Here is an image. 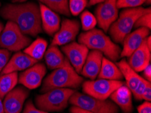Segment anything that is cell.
Returning a JSON list of instances; mask_svg holds the SVG:
<instances>
[{"label": "cell", "mask_w": 151, "mask_h": 113, "mask_svg": "<svg viewBox=\"0 0 151 113\" xmlns=\"http://www.w3.org/2000/svg\"><path fill=\"white\" fill-rule=\"evenodd\" d=\"M1 15L17 24L24 35L35 37L42 33L40 8L35 2L6 4L1 8Z\"/></svg>", "instance_id": "1"}, {"label": "cell", "mask_w": 151, "mask_h": 113, "mask_svg": "<svg viewBox=\"0 0 151 113\" xmlns=\"http://www.w3.org/2000/svg\"><path fill=\"white\" fill-rule=\"evenodd\" d=\"M78 41L88 49L100 52L111 60H118L121 58V48L102 30L94 28L82 33L79 36Z\"/></svg>", "instance_id": "2"}, {"label": "cell", "mask_w": 151, "mask_h": 113, "mask_svg": "<svg viewBox=\"0 0 151 113\" xmlns=\"http://www.w3.org/2000/svg\"><path fill=\"white\" fill-rule=\"evenodd\" d=\"M83 82V78L75 71L67 58L64 66L55 69L45 78L40 92L45 93L56 88L77 89Z\"/></svg>", "instance_id": "3"}, {"label": "cell", "mask_w": 151, "mask_h": 113, "mask_svg": "<svg viewBox=\"0 0 151 113\" xmlns=\"http://www.w3.org/2000/svg\"><path fill=\"white\" fill-rule=\"evenodd\" d=\"M151 12L150 8L142 7L126 8L120 13L119 17L109 28V33L115 43H122L123 40L134 28L135 22L141 16Z\"/></svg>", "instance_id": "4"}, {"label": "cell", "mask_w": 151, "mask_h": 113, "mask_svg": "<svg viewBox=\"0 0 151 113\" xmlns=\"http://www.w3.org/2000/svg\"><path fill=\"white\" fill-rule=\"evenodd\" d=\"M76 91L70 88H56L38 95L35 104L39 109L45 112H61L67 107L68 100Z\"/></svg>", "instance_id": "5"}, {"label": "cell", "mask_w": 151, "mask_h": 113, "mask_svg": "<svg viewBox=\"0 0 151 113\" xmlns=\"http://www.w3.org/2000/svg\"><path fill=\"white\" fill-rule=\"evenodd\" d=\"M68 102L92 113H119L118 107L112 101L99 100L78 91L70 96Z\"/></svg>", "instance_id": "6"}, {"label": "cell", "mask_w": 151, "mask_h": 113, "mask_svg": "<svg viewBox=\"0 0 151 113\" xmlns=\"http://www.w3.org/2000/svg\"><path fill=\"white\" fill-rule=\"evenodd\" d=\"M31 40L22 33L17 24L7 22L0 35V48L10 52H19L29 45Z\"/></svg>", "instance_id": "7"}, {"label": "cell", "mask_w": 151, "mask_h": 113, "mask_svg": "<svg viewBox=\"0 0 151 113\" xmlns=\"http://www.w3.org/2000/svg\"><path fill=\"white\" fill-rule=\"evenodd\" d=\"M83 92L99 100H106L111 94L119 87L125 85L121 81H113L104 79L91 80L85 81L82 83Z\"/></svg>", "instance_id": "8"}, {"label": "cell", "mask_w": 151, "mask_h": 113, "mask_svg": "<svg viewBox=\"0 0 151 113\" xmlns=\"http://www.w3.org/2000/svg\"><path fill=\"white\" fill-rule=\"evenodd\" d=\"M117 0H105L100 3L96 9V18L97 24L100 29L106 33L111 24L117 19L118 8L116 7Z\"/></svg>", "instance_id": "9"}, {"label": "cell", "mask_w": 151, "mask_h": 113, "mask_svg": "<svg viewBox=\"0 0 151 113\" xmlns=\"http://www.w3.org/2000/svg\"><path fill=\"white\" fill-rule=\"evenodd\" d=\"M62 52L66 55L68 62L72 64L75 71L78 74H81L89 53L88 48L82 43L73 41L67 45H63Z\"/></svg>", "instance_id": "10"}, {"label": "cell", "mask_w": 151, "mask_h": 113, "mask_svg": "<svg viewBox=\"0 0 151 113\" xmlns=\"http://www.w3.org/2000/svg\"><path fill=\"white\" fill-rule=\"evenodd\" d=\"M79 29L78 20L64 19L60 29L54 35L50 45L63 46L73 42L78 35Z\"/></svg>", "instance_id": "11"}, {"label": "cell", "mask_w": 151, "mask_h": 113, "mask_svg": "<svg viewBox=\"0 0 151 113\" xmlns=\"http://www.w3.org/2000/svg\"><path fill=\"white\" fill-rule=\"evenodd\" d=\"M29 91L26 87H14L4 97L3 102L5 113H20L24 101L28 98Z\"/></svg>", "instance_id": "12"}, {"label": "cell", "mask_w": 151, "mask_h": 113, "mask_svg": "<svg viewBox=\"0 0 151 113\" xmlns=\"http://www.w3.org/2000/svg\"><path fill=\"white\" fill-rule=\"evenodd\" d=\"M46 73V67L43 63H36L20 74L18 81L26 88L33 89L42 84Z\"/></svg>", "instance_id": "13"}, {"label": "cell", "mask_w": 151, "mask_h": 113, "mask_svg": "<svg viewBox=\"0 0 151 113\" xmlns=\"http://www.w3.org/2000/svg\"><path fill=\"white\" fill-rule=\"evenodd\" d=\"M149 34L150 29L145 27L138 28L128 34L123 40V47L121 50V57H129L142 45Z\"/></svg>", "instance_id": "14"}, {"label": "cell", "mask_w": 151, "mask_h": 113, "mask_svg": "<svg viewBox=\"0 0 151 113\" xmlns=\"http://www.w3.org/2000/svg\"><path fill=\"white\" fill-rule=\"evenodd\" d=\"M146 39L138 49L128 57V61H127L130 67L136 73L143 71L150 64L151 50L146 44Z\"/></svg>", "instance_id": "15"}, {"label": "cell", "mask_w": 151, "mask_h": 113, "mask_svg": "<svg viewBox=\"0 0 151 113\" xmlns=\"http://www.w3.org/2000/svg\"><path fill=\"white\" fill-rule=\"evenodd\" d=\"M42 27L50 36L56 34L60 27V18L55 12L43 4H40Z\"/></svg>", "instance_id": "16"}, {"label": "cell", "mask_w": 151, "mask_h": 113, "mask_svg": "<svg viewBox=\"0 0 151 113\" xmlns=\"http://www.w3.org/2000/svg\"><path fill=\"white\" fill-rule=\"evenodd\" d=\"M38 61L32 58L24 53L18 52L16 53L1 72V75L4 74L17 72L19 71L26 70L34 64L37 63Z\"/></svg>", "instance_id": "17"}, {"label": "cell", "mask_w": 151, "mask_h": 113, "mask_svg": "<svg viewBox=\"0 0 151 113\" xmlns=\"http://www.w3.org/2000/svg\"><path fill=\"white\" fill-rule=\"evenodd\" d=\"M103 54L97 50H92L88 53L81 74L85 77L94 80L99 74L101 68Z\"/></svg>", "instance_id": "18"}, {"label": "cell", "mask_w": 151, "mask_h": 113, "mask_svg": "<svg viewBox=\"0 0 151 113\" xmlns=\"http://www.w3.org/2000/svg\"><path fill=\"white\" fill-rule=\"evenodd\" d=\"M110 98L124 113H131L133 111L132 93L126 85H123L114 91Z\"/></svg>", "instance_id": "19"}, {"label": "cell", "mask_w": 151, "mask_h": 113, "mask_svg": "<svg viewBox=\"0 0 151 113\" xmlns=\"http://www.w3.org/2000/svg\"><path fill=\"white\" fill-rule=\"evenodd\" d=\"M116 66L120 69L123 78L125 79V84L133 94L138 87L139 82L141 81L142 77L134 71L128 64L125 59L121 60L116 64Z\"/></svg>", "instance_id": "20"}, {"label": "cell", "mask_w": 151, "mask_h": 113, "mask_svg": "<svg viewBox=\"0 0 151 113\" xmlns=\"http://www.w3.org/2000/svg\"><path fill=\"white\" fill-rule=\"evenodd\" d=\"M98 77L99 79L113 81H121L123 79L122 73L116 64L104 57L102 58L101 68Z\"/></svg>", "instance_id": "21"}, {"label": "cell", "mask_w": 151, "mask_h": 113, "mask_svg": "<svg viewBox=\"0 0 151 113\" xmlns=\"http://www.w3.org/2000/svg\"><path fill=\"white\" fill-rule=\"evenodd\" d=\"M44 57L47 67L51 70L62 67L67 60V58L64 56L63 52L56 45H50L45 51Z\"/></svg>", "instance_id": "22"}, {"label": "cell", "mask_w": 151, "mask_h": 113, "mask_svg": "<svg viewBox=\"0 0 151 113\" xmlns=\"http://www.w3.org/2000/svg\"><path fill=\"white\" fill-rule=\"evenodd\" d=\"M47 47V42L44 39L38 37L33 42L25 48L24 53L36 60L37 61L40 60L43 58Z\"/></svg>", "instance_id": "23"}, {"label": "cell", "mask_w": 151, "mask_h": 113, "mask_svg": "<svg viewBox=\"0 0 151 113\" xmlns=\"http://www.w3.org/2000/svg\"><path fill=\"white\" fill-rule=\"evenodd\" d=\"M18 81L17 72L0 75V98L3 99L8 92L14 88Z\"/></svg>", "instance_id": "24"}, {"label": "cell", "mask_w": 151, "mask_h": 113, "mask_svg": "<svg viewBox=\"0 0 151 113\" xmlns=\"http://www.w3.org/2000/svg\"><path fill=\"white\" fill-rule=\"evenodd\" d=\"M55 12L67 17L70 15L68 8V0H37Z\"/></svg>", "instance_id": "25"}, {"label": "cell", "mask_w": 151, "mask_h": 113, "mask_svg": "<svg viewBox=\"0 0 151 113\" xmlns=\"http://www.w3.org/2000/svg\"><path fill=\"white\" fill-rule=\"evenodd\" d=\"M82 29L85 31H89L95 28L97 24V20L95 16L88 10L84 11L80 16Z\"/></svg>", "instance_id": "26"}, {"label": "cell", "mask_w": 151, "mask_h": 113, "mask_svg": "<svg viewBox=\"0 0 151 113\" xmlns=\"http://www.w3.org/2000/svg\"><path fill=\"white\" fill-rule=\"evenodd\" d=\"M88 0H68V8L73 16H78L88 6Z\"/></svg>", "instance_id": "27"}, {"label": "cell", "mask_w": 151, "mask_h": 113, "mask_svg": "<svg viewBox=\"0 0 151 113\" xmlns=\"http://www.w3.org/2000/svg\"><path fill=\"white\" fill-rule=\"evenodd\" d=\"M146 0H117L116 7L117 8H132L139 7L145 3Z\"/></svg>", "instance_id": "28"}, {"label": "cell", "mask_w": 151, "mask_h": 113, "mask_svg": "<svg viewBox=\"0 0 151 113\" xmlns=\"http://www.w3.org/2000/svg\"><path fill=\"white\" fill-rule=\"evenodd\" d=\"M134 27L135 29L145 27L150 30L151 28V12L145 14L140 17L135 22Z\"/></svg>", "instance_id": "29"}, {"label": "cell", "mask_w": 151, "mask_h": 113, "mask_svg": "<svg viewBox=\"0 0 151 113\" xmlns=\"http://www.w3.org/2000/svg\"><path fill=\"white\" fill-rule=\"evenodd\" d=\"M148 82V81L146 80L145 78L142 77L141 81L139 82L138 87H137L136 90H135V91L133 93V95L134 96V98L136 100H142V96L143 91H144V90H145V88L146 85V84H147Z\"/></svg>", "instance_id": "30"}, {"label": "cell", "mask_w": 151, "mask_h": 113, "mask_svg": "<svg viewBox=\"0 0 151 113\" xmlns=\"http://www.w3.org/2000/svg\"><path fill=\"white\" fill-rule=\"evenodd\" d=\"M10 56V53L6 49H0V73L9 61Z\"/></svg>", "instance_id": "31"}, {"label": "cell", "mask_w": 151, "mask_h": 113, "mask_svg": "<svg viewBox=\"0 0 151 113\" xmlns=\"http://www.w3.org/2000/svg\"><path fill=\"white\" fill-rule=\"evenodd\" d=\"M22 113H48L47 112L43 111L40 109H37L35 106H34L33 103L32 101H29L27 102L26 105H25V108L23 110Z\"/></svg>", "instance_id": "32"}, {"label": "cell", "mask_w": 151, "mask_h": 113, "mask_svg": "<svg viewBox=\"0 0 151 113\" xmlns=\"http://www.w3.org/2000/svg\"><path fill=\"white\" fill-rule=\"evenodd\" d=\"M142 100H146V102H150L151 100V85L150 82L148 81L146 84L145 90L143 91L142 94Z\"/></svg>", "instance_id": "33"}, {"label": "cell", "mask_w": 151, "mask_h": 113, "mask_svg": "<svg viewBox=\"0 0 151 113\" xmlns=\"http://www.w3.org/2000/svg\"><path fill=\"white\" fill-rule=\"evenodd\" d=\"M138 113H151V104L150 102H146L142 104L138 107Z\"/></svg>", "instance_id": "34"}, {"label": "cell", "mask_w": 151, "mask_h": 113, "mask_svg": "<svg viewBox=\"0 0 151 113\" xmlns=\"http://www.w3.org/2000/svg\"><path fill=\"white\" fill-rule=\"evenodd\" d=\"M144 76H145V79L147 80L148 81L150 82L151 80V64H148L146 67L144 69Z\"/></svg>", "instance_id": "35"}, {"label": "cell", "mask_w": 151, "mask_h": 113, "mask_svg": "<svg viewBox=\"0 0 151 113\" xmlns=\"http://www.w3.org/2000/svg\"><path fill=\"white\" fill-rule=\"evenodd\" d=\"M69 110L70 113H92L90 111H88V110L82 109L81 108L75 107V106H72L70 108Z\"/></svg>", "instance_id": "36"}, {"label": "cell", "mask_w": 151, "mask_h": 113, "mask_svg": "<svg viewBox=\"0 0 151 113\" xmlns=\"http://www.w3.org/2000/svg\"><path fill=\"white\" fill-rule=\"evenodd\" d=\"M104 1H105V0H90V1H89L88 3V6H93L95 5V4L102 3V2H103Z\"/></svg>", "instance_id": "37"}, {"label": "cell", "mask_w": 151, "mask_h": 113, "mask_svg": "<svg viewBox=\"0 0 151 113\" xmlns=\"http://www.w3.org/2000/svg\"><path fill=\"white\" fill-rule=\"evenodd\" d=\"M146 44H147L148 48H149V49L151 50V37L148 36L146 39Z\"/></svg>", "instance_id": "38"}, {"label": "cell", "mask_w": 151, "mask_h": 113, "mask_svg": "<svg viewBox=\"0 0 151 113\" xmlns=\"http://www.w3.org/2000/svg\"><path fill=\"white\" fill-rule=\"evenodd\" d=\"M0 113H5L4 112V110L3 102H2L1 98H0Z\"/></svg>", "instance_id": "39"}, {"label": "cell", "mask_w": 151, "mask_h": 113, "mask_svg": "<svg viewBox=\"0 0 151 113\" xmlns=\"http://www.w3.org/2000/svg\"><path fill=\"white\" fill-rule=\"evenodd\" d=\"M4 29V25L2 24V22H0V35H1L2 31H3Z\"/></svg>", "instance_id": "40"}, {"label": "cell", "mask_w": 151, "mask_h": 113, "mask_svg": "<svg viewBox=\"0 0 151 113\" xmlns=\"http://www.w3.org/2000/svg\"><path fill=\"white\" fill-rule=\"evenodd\" d=\"M12 1L13 2H20V3H21V2L26 1L27 0H12Z\"/></svg>", "instance_id": "41"}, {"label": "cell", "mask_w": 151, "mask_h": 113, "mask_svg": "<svg viewBox=\"0 0 151 113\" xmlns=\"http://www.w3.org/2000/svg\"><path fill=\"white\" fill-rule=\"evenodd\" d=\"M150 2H151V0H146L145 3L146 4H150Z\"/></svg>", "instance_id": "42"}]
</instances>
